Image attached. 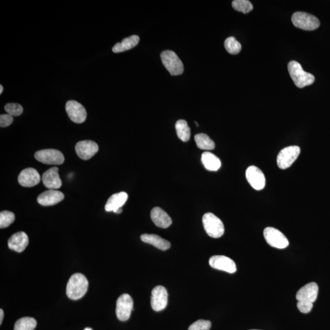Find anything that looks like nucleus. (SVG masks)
Masks as SVG:
<instances>
[{
	"label": "nucleus",
	"mask_w": 330,
	"mask_h": 330,
	"mask_svg": "<svg viewBox=\"0 0 330 330\" xmlns=\"http://www.w3.org/2000/svg\"><path fill=\"white\" fill-rule=\"evenodd\" d=\"M151 217L154 223L159 228L166 229L171 225V217L160 207H154L151 211Z\"/></svg>",
	"instance_id": "20"
},
{
	"label": "nucleus",
	"mask_w": 330,
	"mask_h": 330,
	"mask_svg": "<svg viewBox=\"0 0 330 330\" xmlns=\"http://www.w3.org/2000/svg\"><path fill=\"white\" fill-rule=\"evenodd\" d=\"M18 181L23 187H32L37 186L40 183L41 176L36 169L28 168L23 169L20 172Z\"/></svg>",
	"instance_id": "15"
},
{
	"label": "nucleus",
	"mask_w": 330,
	"mask_h": 330,
	"mask_svg": "<svg viewBox=\"0 0 330 330\" xmlns=\"http://www.w3.org/2000/svg\"><path fill=\"white\" fill-rule=\"evenodd\" d=\"M296 306H297L299 311L302 312V313L307 314L310 313L312 309H313V304L308 302L298 301Z\"/></svg>",
	"instance_id": "33"
},
{
	"label": "nucleus",
	"mask_w": 330,
	"mask_h": 330,
	"mask_svg": "<svg viewBox=\"0 0 330 330\" xmlns=\"http://www.w3.org/2000/svg\"><path fill=\"white\" fill-rule=\"evenodd\" d=\"M13 117L9 114H2L0 116V126L7 127L13 123Z\"/></svg>",
	"instance_id": "34"
},
{
	"label": "nucleus",
	"mask_w": 330,
	"mask_h": 330,
	"mask_svg": "<svg viewBox=\"0 0 330 330\" xmlns=\"http://www.w3.org/2000/svg\"><path fill=\"white\" fill-rule=\"evenodd\" d=\"M37 325V322L33 317L21 318L15 323L14 330H34Z\"/></svg>",
	"instance_id": "27"
},
{
	"label": "nucleus",
	"mask_w": 330,
	"mask_h": 330,
	"mask_svg": "<svg viewBox=\"0 0 330 330\" xmlns=\"http://www.w3.org/2000/svg\"><path fill=\"white\" fill-rule=\"evenodd\" d=\"M319 292V287L316 283L306 284L296 293V298L298 301L313 303L316 301Z\"/></svg>",
	"instance_id": "16"
},
{
	"label": "nucleus",
	"mask_w": 330,
	"mask_h": 330,
	"mask_svg": "<svg viewBox=\"0 0 330 330\" xmlns=\"http://www.w3.org/2000/svg\"><path fill=\"white\" fill-rule=\"evenodd\" d=\"M175 130L178 138L184 142H187L190 138V128L186 121L181 119L175 124Z\"/></svg>",
	"instance_id": "25"
},
{
	"label": "nucleus",
	"mask_w": 330,
	"mask_h": 330,
	"mask_svg": "<svg viewBox=\"0 0 330 330\" xmlns=\"http://www.w3.org/2000/svg\"><path fill=\"white\" fill-rule=\"evenodd\" d=\"M122 212H123V209H122V208H119V209L117 210L116 211V213H115L119 214H121V213H122Z\"/></svg>",
	"instance_id": "36"
},
{
	"label": "nucleus",
	"mask_w": 330,
	"mask_h": 330,
	"mask_svg": "<svg viewBox=\"0 0 330 330\" xmlns=\"http://www.w3.org/2000/svg\"><path fill=\"white\" fill-rule=\"evenodd\" d=\"M3 92H4V87H3V86L1 84V85H0V94H1V95Z\"/></svg>",
	"instance_id": "37"
},
{
	"label": "nucleus",
	"mask_w": 330,
	"mask_h": 330,
	"mask_svg": "<svg viewBox=\"0 0 330 330\" xmlns=\"http://www.w3.org/2000/svg\"><path fill=\"white\" fill-rule=\"evenodd\" d=\"M209 264L211 267L229 274H234L237 271V267L234 260L225 256L217 255L211 257Z\"/></svg>",
	"instance_id": "13"
},
{
	"label": "nucleus",
	"mask_w": 330,
	"mask_h": 330,
	"mask_svg": "<svg viewBox=\"0 0 330 330\" xmlns=\"http://www.w3.org/2000/svg\"><path fill=\"white\" fill-rule=\"evenodd\" d=\"M88 285V281L83 275L75 274L72 275L68 281L66 294L69 298L74 301L80 299L86 294Z\"/></svg>",
	"instance_id": "1"
},
{
	"label": "nucleus",
	"mask_w": 330,
	"mask_h": 330,
	"mask_svg": "<svg viewBox=\"0 0 330 330\" xmlns=\"http://www.w3.org/2000/svg\"><path fill=\"white\" fill-rule=\"evenodd\" d=\"M252 330H257V329H252Z\"/></svg>",
	"instance_id": "39"
},
{
	"label": "nucleus",
	"mask_w": 330,
	"mask_h": 330,
	"mask_svg": "<svg viewBox=\"0 0 330 330\" xmlns=\"http://www.w3.org/2000/svg\"><path fill=\"white\" fill-rule=\"evenodd\" d=\"M66 110L72 121L81 124L86 121L87 113L83 106L75 101H69L66 104Z\"/></svg>",
	"instance_id": "10"
},
{
	"label": "nucleus",
	"mask_w": 330,
	"mask_h": 330,
	"mask_svg": "<svg viewBox=\"0 0 330 330\" xmlns=\"http://www.w3.org/2000/svg\"><path fill=\"white\" fill-rule=\"evenodd\" d=\"M59 169L53 167L45 171L42 176V183L50 190L58 189L62 186V181L58 173Z\"/></svg>",
	"instance_id": "18"
},
{
	"label": "nucleus",
	"mask_w": 330,
	"mask_h": 330,
	"mask_svg": "<svg viewBox=\"0 0 330 330\" xmlns=\"http://www.w3.org/2000/svg\"><path fill=\"white\" fill-rule=\"evenodd\" d=\"M84 330H93V329L92 328H86Z\"/></svg>",
	"instance_id": "38"
},
{
	"label": "nucleus",
	"mask_w": 330,
	"mask_h": 330,
	"mask_svg": "<svg viewBox=\"0 0 330 330\" xmlns=\"http://www.w3.org/2000/svg\"><path fill=\"white\" fill-rule=\"evenodd\" d=\"M263 235L266 242L272 247L284 249L289 246L288 239L278 229L268 227L264 229Z\"/></svg>",
	"instance_id": "7"
},
{
	"label": "nucleus",
	"mask_w": 330,
	"mask_h": 330,
	"mask_svg": "<svg viewBox=\"0 0 330 330\" xmlns=\"http://www.w3.org/2000/svg\"><path fill=\"white\" fill-rule=\"evenodd\" d=\"M127 199H128V195L126 192L114 194L108 199L105 206V211L116 213L117 210L125 204Z\"/></svg>",
	"instance_id": "21"
},
{
	"label": "nucleus",
	"mask_w": 330,
	"mask_h": 330,
	"mask_svg": "<svg viewBox=\"0 0 330 330\" xmlns=\"http://www.w3.org/2000/svg\"><path fill=\"white\" fill-rule=\"evenodd\" d=\"M15 215L10 211H5L0 213V228L4 229L10 226L14 222Z\"/></svg>",
	"instance_id": "30"
},
{
	"label": "nucleus",
	"mask_w": 330,
	"mask_h": 330,
	"mask_svg": "<svg viewBox=\"0 0 330 330\" xmlns=\"http://www.w3.org/2000/svg\"><path fill=\"white\" fill-rule=\"evenodd\" d=\"M65 198V195L62 192L55 190L45 191L38 197V202L39 204L44 206H50L55 205L62 201Z\"/></svg>",
	"instance_id": "17"
},
{
	"label": "nucleus",
	"mask_w": 330,
	"mask_h": 330,
	"mask_svg": "<svg viewBox=\"0 0 330 330\" xmlns=\"http://www.w3.org/2000/svg\"><path fill=\"white\" fill-rule=\"evenodd\" d=\"M211 322L208 320H199L189 326V330H209Z\"/></svg>",
	"instance_id": "32"
},
{
	"label": "nucleus",
	"mask_w": 330,
	"mask_h": 330,
	"mask_svg": "<svg viewBox=\"0 0 330 330\" xmlns=\"http://www.w3.org/2000/svg\"><path fill=\"white\" fill-rule=\"evenodd\" d=\"M141 241L153 245L158 249L165 251L171 247L170 242L156 234H144L141 236Z\"/></svg>",
	"instance_id": "22"
},
{
	"label": "nucleus",
	"mask_w": 330,
	"mask_h": 330,
	"mask_svg": "<svg viewBox=\"0 0 330 330\" xmlns=\"http://www.w3.org/2000/svg\"><path fill=\"white\" fill-rule=\"evenodd\" d=\"M168 294L165 287L158 286L154 288L151 296V307L155 311H161L168 305Z\"/></svg>",
	"instance_id": "11"
},
{
	"label": "nucleus",
	"mask_w": 330,
	"mask_h": 330,
	"mask_svg": "<svg viewBox=\"0 0 330 330\" xmlns=\"http://www.w3.org/2000/svg\"><path fill=\"white\" fill-rule=\"evenodd\" d=\"M201 161L208 171H217L222 166L219 157L210 152H205L202 154Z\"/></svg>",
	"instance_id": "24"
},
{
	"label": "nucleus",
	"mask_w": 330,
	"mask_h": 330,
	"mask_svg": "<svg viewBox=\"0 0 330 330\" xmlns=\"http://www.w3.org/2000/svg\"><path fill=\"white\" fill-rule=\"evenodd\" d=\"M5 110L7 113L11 115L12 116H18L22 114L23 108L22 105L16 103H10L5 105Z\"/></svg>",
	"instance_id": "31"
},
{
	"label": "nucleus",
	"mask_w": 330,
	"mask_h": 330,
	"mask_svg": "<svg viewBox=\"0 0 330 330\" xmlns=\"http://www.w3.org/2000/svg\"><path fill=\"white\" fill-rule=\"evenodd\" d=\"M202 223L207 234L210 237L217 238L225 233V226L222 221L213 213H206L202 217Z\"/></svg>",
	"instance_id": "3"
},
{
	"label": "nucleus",
	"mask_w": 330,
	"mask_h": 330,
	"mask_svg": "<svg viewBox=\"0 0 330 330\" xmlns=\"http://www.w3.org/2000/svg\"><path fill=\"white\" fill-rule=\"evenodd\" d=\"M232 7L235 10L244 14L250 13L253 10V6L248 0H235L232 2Z\"/></svg>",
	"instance_id": "29"
},
{
	"label": "nucleus",
	"mask_w": 330,
	"mask_h": 330,
	"mask_svg": "<svg viewBox=\"0 0 330 330\" xmlns=\"http://www.w3.org/2000/svg\"><path fill=\"white\" fill-rule=\"evenodd\" d=\"M35 157L38 161L46 165H59L65 162L63 153L56 149L40 150L35 153Z\"/></svg>",
	"instance_id": "8"
},
{
	"label": "nucleus",
	"mask_w": 330,
	"mask_h": 330,
	"mask_svg": "<svg viewBox=\"0 0 330 330\" xmlns=\"http://www.w3.org/2000/svg\"><path fill=\"white\" fill-rule=\"evenodd\" d=\"M163 65L171 75H179L183 73L184 68L183 62L176 53L171 50H166L161 53Z\"/></svg>",
	"instance_id": "5"
},
{
	"label": "nucleus",
	"mask_w": 330,
	"mask_h": 330,
	"mask_svg": "<svg viewBox=\"0 0 330 330\" xmlns=\"http://www.w3.org/2000/svg\"><path fill=\"white\" fill-rule=\"evenodd\" d=\"M134 310V301L127 293L121 295L116 302V314L117 319L121 321L128 320Z\"/></svg>",
	"instance_id": "9"
},
{
	"label": "nucleus",
	"mask_w": 330,
	"mask_h": 330,
	"mask_svg": "<svg viewBox=\"0 0 330 330\" xmlns=\"http://www.w3.org/2000/svg\"><path fill=\"white\" fill-rule=\"evenodd\" d=\"M140 42V38L138 36L133 35L130 37L123 39L122 41L114 45L112 50L114 53L124 52L137 46Z\"/></svg>",
	"instance_id": "23"
},
{
	"label": "nucleus",
	"mask_w": 330,
	"mask_h": 330,
	"mask_svg": "<svg viewBox=\"0 0 330 330\" xmlns=\"http://www.w3.org/2000/svg\"><path fill=\"white\" fill-rule=\"evenodd\" d=\"M195 140L197 146L202 150H213L216 147L214 141L204 134H199L195 135Z\"/></svg>",
	"instance_id": "26"
},
{
	"label": "nucleus",
	"mask_w": 330,
	"mask_h": 330,
	"mask_svg": "<svg viewBox=\"0 0 330 330\" xmlns=\"http://www.w3.org/2000/svg\"><path fill=\"white\" fill-rule=\"evenodd\" d=\"M288 71L293 82L299 88L311 85L314 82V75L304 71L301 64L295 61L288 64Z\"/></svg>",
	"instance_id": "2"
},
{
	"label": "nucleus",
	"mask_w": 330,
	"mask_h": 330,
	"mask_svg": "<svg viewBox=\"0 0 330 330\" xmlns=\"http://www.w3.org/2000/svg\"><path fill=\"white\" fill-rule=\"evenodd\" d=\"M246 177L250 186L256 190H261L265 186L264 174L255 166H250L246 171Z\"/></svg>",
	"instance_id": "12"
},
{
	"label": "nucleus",
	"mask_w": 330,
	"mask_h": 330,
	"mask_svg": "<svg viewBox=\"0 0 330 330\" xmlns=\"http://www.w3.org/2000/svg\"><path fill=\"white\" fill-rule=\"evenodd\" d=\"M28 235L24 232L15 233L8 241V247L11 250L18 253H22L28 246Z\"/></svg>",
	"instance_id": "19"
},
{
	"label": "nucleus",
	"mask_w": 330,
	"mask_h": 330,
	"mask_svg": "<svg viewBox=\"0 0 330 330\" xmlns=\"http://www.w3.org/2000/svg\"><path fill=\"white\" fill-rule=\"evenodd\" d=\"M301 148L290 146L281 150L277 157V164L280 169H286L291 166L301 154Z\"/></svg>",
	"instance_id": "6"
},
{
	"label": "nucleus",
	"mask_w": 330,
	"mask_h": 330,
	"mask_svg": "<svg viewBox=\"0 0 330 330\" xmlns=\"http://www.w3.org/2000/svg\"><path fill=\"white\" fill-rule=\"evenodd\" d=\"M292 22L296 28L308 31L316 29L320 26V21L316 17L304 12H296L293 14Z\"/></svg>",
	"instance_id": "4"
},
{
	"label": "nucleus",
	"mask_w": 330,
	"mask_h": 330,
	"mask_svg": "<svg viewBox=\"0 0 330 330\" xmlns=\"http://www.w3.org/2000/svg\"><path fill=\"white\" fill-rule=\"evenodd\" d=\"M98 144L95 141L84 140L75 145V151L81 159L87 160L92 158L98 152Z\"/></svg>",
	"instance_id": "14"
},
{
	"label": "nucleus",
	"mask_w": 330,
	"mask_h": 330,
	"mask_svg": "<svg viewBox=\"0 0 330 330\" xmlns=\"http://www.w3.org/2000/svg\"><path fill=\"white\" fill-rule=\"evenodd\" d=\"M4 312L3 311L2 309L0 310V324L2 323L3 320H4Z\"/></svg>",
	"instance_id": "35"
},
{
	"label": "nucleus",
	"mask_w": 330,
	"mask_h": 330,
	"mask_svg": "<svg viewBox=\"0 0 330 330\" xmlns=\"http://www.w3.org/2000/svg\"><path fill=\"white\" fill-rule=\"evenodd\" d=\"M225 47L227 51L232 54H237L240 53L242 49L240 42L236 40L234 37H229L226 39Z\"/></svg>",
	"instance_id": "28"
}]
</instances>
